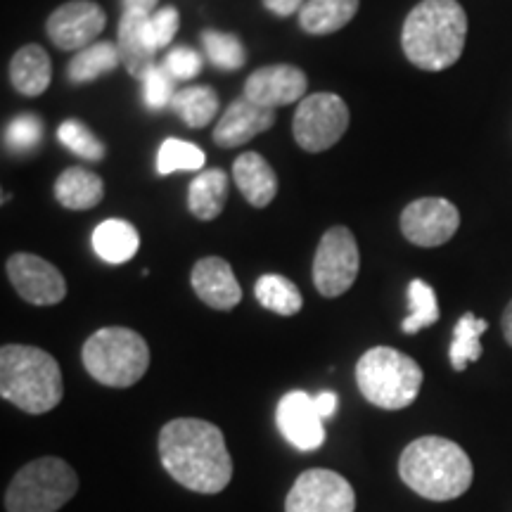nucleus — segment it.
Segmentation results:
<instances>
[{
	"instance_id": "nucleus-1",
	"label": "nucleus",
	"mask_w": 512,
	"mask_h": 512,
	"mask_svg": "<svg viewBox=\"0 0 512 512\" xmlns=\"http://www.w3.org/2000/svg\"><path fill=\"white\" fill-rule=\"evenodd\" d=\"M159 460L178 484L197 494H219L233 479L226 437L200 418L166 422L159 432Z\"/></svg>"
},
{
	"instance_id": "nucleus-2",
	"label": "nucleus",
	"mask_w": 512,
	"mask_h": 512,
	"mask_svg": "<svg viewBox=\"0 0 512 512\" xmlns=\"http://www.w3.org/2000/svg\"><path fill=\"white\" fill-rule=\"evenodd\" d=\"M467 41V15L458 0H422L408 12L401 48L425 72H444L460 60Z\"/></svg>"
},
{
	"instance_id": "nucleus-3",
	"label": "nucleus",
	"mask_w": 512,
	"mask_h": 512,
	"mask_svg": "<svg viewBox=\"0 0 512 512\" xmlns=\"http://www.w3.org/2000/svg\"><path fill=\"white\" fill-rule=\"evenodd\" d=\"M403 484L427 501H453L472 486L475 467L456 441L420 437L403 448L399 458Z\"/></svg>"
},
{
	"instance_id": "nucleus-4",
	"label": "nucleus",
	"mask_w": 512,
	"mask_h": 512,
	"mask_svg": "<svg viewBox=\"0 0 512 512\" xmlns=\"http://www.w3.org/2000/svg\"><path fill=\"white\" fill-rule=\"evenodd\" d=\"M0 396L29 415L53 411L64 396L60 363L38 347L5 344L0 349Z\"/></svg>"
},
{
	"instance_id": "nucleus-5",
	"label": "nucleus",
	"mask_w": 512,
	"mask_h": 512,
	"mask_svg": "<svg viewBox=\"0 0 512 512\" xmlns=\"http://www.w3.org/2000/svg\"><path fill=\"white\" fill-rule=\"evenodd\" d=\"M356 384L363 399L382 411H403L418 399L422 368L392 347H375L358 358Z\"/></svg>"
},
{
	"instance_id": "nucleus-6",
	"label": "nucleus",
	"mask_w": 512,
	"mask_h": 512,
	"mask_svg": "<svg viewBox=\"0 0 512 512\" xmlns=\"http://www.w3.org/2000/svg\"><path fill=\"white\" fill-rule=\"evenodd\" d=\"M86 373L105 387L126 389L143 380L150 368V347L131 328H102L86 339L81 351Z\"/></svg>"
},
{
	"instance_id": "nucleus-7",
	"label": "nucleus",
	"mask_w": 512,
	"mask_h": 512,
	"mask_svg": "<svg viewBox=\"0 0 512 512\" xmlns=\"http://www.w3.org/2000/svg\"><path fill=\"white\" fill-rule=\"evenodd\" d=\"M79 491V477L67 460L46 456L31 460L12 477L5 491L8 512H57Z\"/></svg>"
},
{
	"instance_id": "nucleus-8",
	"label": "nucleus",
	"mask_w": 512,
	"mask_h": 512,
	"mask_svg": "<svg viewBox=\"0 0 512 512\" xmlns=\"http://www.w3.org/2000/svg\"><path fill=\"white\" fill-rule=\"evenodd\" d=\"M349 107L335 93H313L299 102L292 119V136L306 152L330 150L347 133Z\"/></svg>"
},
{
	"instance_id": "nucleus-9",
	"label": "nucleus",
	"mask_w": 512,
	"mask_h": 512,
	"mask_svg": "<svg viewBox=\"0 0 512 512\" xmlns=\"http://www.w3.org/2000/svg\"><path fill=\"white\" fill-rule=\"evenodd\" d=\"M361 254L354 233L344 226L325 230L313 256V285L323 297L335 299L356 283Z\"/></svg>"
},
{
	"instance_id": "nucleus-10",
	"label": "nucleus",
	"mask_w": 512,
	"mask_h": 512,
	"mask_svg": "<svg viewBox=\"0 0 512 512\" xmlns=\"http://www.w3.org/2000/svg\"><path fill=\"white\" fill-rule=\"evenodd\" d=\"M354 486L339 472L313 467L297 477L285 501V512H354Z\"/></svg>"
},
{
	"instance_id": "nucleus-11",
	"label": "nucleus",
	"mask_w": 512,
	"mask_h": 512,
	"mask_svg": "<svg viewBox=\"0 0 512 512\" xmlns=\"http://www.w3.org/2000/svg\"><path fill=\"white\" fill-rule=\"evenodd\" d=\"M460 211L444 197H420L401 214V233L411 245L441 247L458 233Z\"/></svg>"
},
{
	"instance_id": "nucleus-12",
	"label": "nucleus",
	"mask_w": 512,
	"mask_h": 512,
	"mask_svg": "<svg viewBox=\"0 0 512 512\" xmlns=\"http://www.w3.org/2000/svg\"><path fill=\"white\" fill-rule=\"evenodd\" d=\"M8 278L24 302L34 306H55L67 297V280L50 261L36 254H12L5 264Z\"/></svg>"
},
{
	"instance_id": "nucleus-13",
	"label": "nucleus",
	"mask_w": 512,
	"mask_h": 512,
	"mask_svg": "<svg viewBox=\"0 0 512 512\" xmlns=\"http://www.w3.org/2000/svg\"><path fill=\"white\" fill-rule=\"evenodd\" d=\"M105 10L93 0H69L48 17V38L60 50H83L93 46L105 31Z\"/></svg>"
},
{
	"instance_id": "nucleus-14",
	"label": "nucleus",
	"mask_w": 512,
	"mask_h": 512,
	"mask_svg": "<svg viewBox=\"0 0 512 512\" xmlns=\"http://www.w3.org/2000/svg\"><path fill=\"white\" fill-rule=\"evenodd\" d=\"M309 88V79L294 64H268V67L256 69L245 81V98L256 102V105L283 107L302 102Z\"/></svg>"
},
{
	"instance_id": "nucleus-15",
	"label": "nucleus",
	"mask_w": 512,
	"mask_h": 512,
	"mask_svg": "<svg viewBox=\"0 0 512 512\" xmlns=\"http://www.w3.org/2000/svg\"><path fill=\"white\" fill-rule=\"evenodd\" d=\"M275 422L278 430L297 451H318L325 444V427L316 406H313V396L306 392H287L275 408Z\"/></svg>"
},
{
	"instance_id": "nucleus-16",
	"label": "nucleus",
	"mask_w": 512,
	"mask_h": 512,
	"mask_svg": "<svg viewBox=\"0 0 512 512\" xmlns=\"http://www.w3.org/2000/svg\"><path fill=\"white\" fill-rule=\"evenodd\" d=\"M192 290L204 304L216 311H230L242 302V287L233 266L221 256H204L192 266Z\"/></svg>"
},
{
	"instance_id": "nucleus-17",
	"label": "nucleus",
	"mask_w": 512,
	"mask_h": 512,
	"mask_svg": "<svg viewBox=\"0 0 512 512\" xmlns=\"http://www.w3.org/2000/svg\"><path fill=\"white\" fill-rule=\"evenodd\" d=\"M275 121V110L256 105V102L247 100L245 95L238 100L230 102V107L223 112L219 124L214 126V138L216 145L221 147H238L245 145L249 140L259 136V133L268 131Z\"/></svg>"
},
{
	"instance_id": "nucleus-18",
	"label": "nucleus",
	"mask_w": 512,
	"mask_h": 512,
	"mask_svg": "<svg viewBox=\"0 0 512 512\" xmlns=\"http://www.w3.org/2000/svg\"><path fill=\"white\" fill-rule=\"evenodd\" d=\"M147 17L145 12H124L119 19V38L117 46L121 53V62L133 79L143 81L147 72L155 64V53L150 38H147Z\"/></svg>"
},
{
	"instance_id": "nucleus-19",
	"label": "nucleus",
	"mask_w": 512,
	"mask_h": 512,
	"mask_svg": "<svg viewBox=\"0 0 512 512\" xmlns=\"http://www.w3.org/2000/svg\"><path fill=\"white\" fill-rule=\"evenodd\" d=\"M233 178L242 197L256 209H264L278 195V176L259 152H245L235 159Z\"/></svg>"
},
{
	"instance_id": "nucleus-20",
	"label": "nucleus",
	"mask_w": 512,
	"mask_h": 512,
	"mask_svg": "<svg viewBox=\"0 0 512 512\" xmlns=\"http://www.w3.org/2000/svg\"><path fill=\"white\" fill-rule=\"evenodd\" d=\"M10 81L27 98L46 93L50 81H53V62H50L46 50L36 43L19 48L10 62Z\"/></svg>"
},
{
	"instance_id": "nucleus-21",
	"label": "nucleus",
	"mask_w": 512,
	"mask_h": 512,
	"mask_svg": "<svg viewBox=\"0 0 512 512\" xmlns=\"http://www.w3.org/2000/svg\"><path fill=\"white\" fill-rule=\"evenodd\" d=\"M55 197L64 209L86 211L98 207L105 197V183L98 174L83 169V166H72L62 171L55 181Z\"/></svg>"
},
{
	"instance_id": "nucleus-22",
	"label": "nucleus",
	"mask_w": 512,
	"mask_h": 512,
	"mask_svg": "<svg viewBox=\"0 0 512 512\" xmlns=\"http://www.w3.org/2000/svg\"><path fill=\"white\" fill-rule=\"evenodd\" d=\"M140 235L124 219H107L93 230V249L107 264H126L136 256Z\"/></svg>"
},
{
	"instance_id": "nucleus-23",
	"label": "nucleus",
	"mask_w": 512,
	"mask_h": 512,
	"mask_svg": "<svg viewBox=\"0 0 512 512\" xmlns=\"http://www.w3.org/2000/svg\"><path fill=\"white\" fill-rule=\"evenodd\" d=\"M358 12V0H309L299 12V27L311 36H328L344 29Z\"/></svg>"
},
{
	"instance_id": "nucleus-24",
	"label": "nucleus",
	"mask_w": 512,
	"mask_h": 512,
	"mask_svg": "<svg viewBox=\"0 0 512 512\" xmlns=\"http://www.w3.org/2000/svg\"><path fill=\"white\" fill-rule=\"evenodd\" d=\"M228 176L221 169L202 171L188 190V207L200 221H214L226 207Z\"/></svg>"
},
{
	"instance_id": "nucleus-25",
	"label": "nucleus",
	"mask_w": 512,
	"mask_h": 512,
	"mask_svg": "<svg viewBox=\"0 0 512 512\" xmlns=\"http://www.w3.org/2000/svg\"><path fill=\"white\" fill-rule=\"evenodd\" d=\"M119 64L121 53L117 43L98 41L93 43V46L79 50V53L72 57V62H69L67 67V79L79 86V83H88L100 79V76L105 74H112Z\"/></svg>"
},
{
	"instance_id": "nucleus-26",
	"label": "nucleus",
	"mask_w": 512,
	"mask_h": 512,
	"mask_svg": "<svg viewBox=\"0 0 512 512\" xmlns=\"http://www.w3.org/2000/svg\"><path fill=\"white\" fill-rule=\"evenodd\" d=\"M254 297L264 309L278 313V316L290 318L294 313L302 311L304 297L299 287L292 283L290 278L278 273L261 275L254 285Z\"/></svg>"
},
{
	"instance_id": "nucleus-27",
	"label": "nucleus",
	"mask_w": 512,
	"mask_h": 512,
	"mask_svg": "<svg viewBox=\"0 0 512 512\" xmlns=\"http://www.w3.org/2000/svg\"><path fill=\"white\" fill-rule=\"evenodd\" d=\"M489 328L484 318H477L475 313H465L460 316L456 323V330H453V342L451 349H448V358H451V366L456 373H463V370L482 358V335Z\"/></svg>"
},
{
	"instance_id": "nucleus-28",
	"label": "nucleus",
	"mask_w": 512,
	"mask_h": 512,
	"mask_svg": "<svg viewBox=\"0 0 512 512\" xmlns=\"http://www.w3.org/2000/svg\"><path fill=\"white\" fill-rule=\"evenodd\" d=\"M171 107L190 128H204L219 114V95L211 86H188L176 93Z\"/></svg>"
},
{
	"instance_id": "nucleus-29",
	"label": "nucleus",
	"mask_w": 512,
	"mask_h": 512,
	"mask_svg": "<svg viewBox=\"0 0 512 512\" xmlns=\"http://www.w3.org/2000/svg\"><path fill=\"white\" fill-rule=\"evenodd\" d=\"M408 304H411V313L401 323V330L406 335H418L420 330L430 328L439 320V302L437 292L425 280H413L408 285Z\"/></svg>"
},
{
	"instance_id": "nucleus-30",
	"label": "nucleus",
	"mask_w": 512,
	"mask_h": 512,
	"mask_svg": "<svg viewBox=\"0 0 512 512\" xmlns=\"http://www.w3.org/2000/svg\"><path fill=\"white\" fill-rule=\"evenodd\" d=\"M204 166V152L197 145L185 140L169 138L159 147L157 171L162 176L176 174V171H200Z\"/></svg>"
},
{
	"instance_id": "nucleus-31",
	"label": "nucleus",
	"mask_w": 512,
	"mask_h": 512,
	"mask_svg": "<svg viewBox=\"0 0 512 512\" xmlns=\"http://www.w3.org/2000/svg\"><path fill=\"white\" fill-rule=\"evenodd\" d=\"M202 46L207 50L209 60L219 69H226V72H235L247 60L245 46H242L240 38L226 34V31L207 29L202 34Z\"/></svg>"
},
{
	"instance_id": "nucleus-32",
	"label": "nucleus",
	"mask_w": 512,
	"mask_h": 512,
	"mask_svg": "<svg viewBox=\"0 0 512 512\" xmlns=\"http://www.w3.org/2000/svg\"><path fill=\"white\" fill-rule=\"evenodd\" d=\"M57 138H60V143L67 147V150H72L76 157L86 159V162H102L107 155L105 143H100L91 128L79 119L62 121L60 131H57Z\"/></svg>"
},
{
	"instance_id": "nucleus-33",
	"label": "nucleus",
	"mask_w": 512,
	"mask_h": 512,
	"mask_svg": "<svg viewBox=\"0 0 512 512\" xmlns=\"http://www.w3.org/2000/svg\"><path fill=\"white\" fill-rule=\"evenodd\" d=\"M43 140V124L36 114H19L5 128V145L12 152H29Z\"/></svg>"
},
{
	"instance_id": "nucleus-34",
	"label": "nucleus",
	"mask_w": 512,
	"mask_h": 512,
	"mask_svg": "<svg viewBox=\"0 0 512 512\" xmlns=\"http://www.w3.org/2000/svg\"><path fill=\"white\" fill-rule=\"evenodd\" d=\"M174 76L166 72L164 67H152L143 79V98L150 110H164L176 98Z\"/></svg>"
},
{
	"instance_id": "nucleus-35",
	"label": "nucleus",
	"mask_w": 512,
	"mask_h": 512,
	"mask_svg": "<svg viewBox=\"0 0 512 512\" xmlns=\"http://www.w3.org/2000/svg\"><path fill=\"white\" fill-rule=\"evenodd\" d=\"M178 24H181V19H178V10L174 5H166V8L152 12L147 17V38H150L152 48L162 50L169 46L174 41Z\"/></svg>"
},
{
	"instance_id": "nucleus-36",
	"label": "nucleus",
	"mask_w": 512,
	"mask_h": 512,
	"mask_svg": "<svg viewBox=\"0 0 512 512\" xmlns=\"http://www.w3.org/2000/svg\"><path fill=\"white\" fill-rule=\"evenodd\" d=\"M162 67L174 76V81H190L202 72V55L188 46H178L166 53Z\"/></svg>"
},
{
	"instance_id": "nucleus-37",
	"label": "nucleus",
	"mask_w": 512,
	"mask_h": 512,
	"mask_svg": "<svg viewBox=\"0 0 512 512\" xmlns=\"http://www.w3.org/2000/svg\"><path fill=\"white\" fill-rule=\"evenodd\" d=\"M261 3H264V8L268 10V12H273V15H278V17H290V15H294V12H302V8L306 3H309V0H261Z\"/></svg>"
},
{
	"instance_id": "nucleus-38",
	"label": "nucleus",
	"mask_w": 512,
	"mask_h": 512,
	"mask_svg": "<svg viewBox=\"0 0 512 512\" xmlns=\"http://www.w3.org/2000/svg\"><path fill=\"white\" fill-rule=\"evenodd\" d=\"M313 406H316L320 418L328 420L337 411V394L335 392H320L318 396H313Z\"/></svg>"
},
{
	"instance_id": "nucleus-39",
	"label": "nucleus",
	"mask_w": 512,
	"mask_h": 512,
	"mask_svg": "<svg viewBox=\"0 0 512 512\" xmlns=\"http://www.w3.org/2000/svg\"><path fill=\"white\" fill-rule=\"evenodd\" d=\"M157 3L159 0H121V8H124V12H145V15H152Z\"/></svg>"
},
{
	"instance_id": "nucleus-40",
	"label": "nucleus",
	"mask_w": 512,
	"mask_h": 512,
	"mask_svg": "<svg viewBox=\"0 0 512 512\" xmlns=\"http://www.w3.org/2000/svg\"><path fill=\"white\" fill-rule=\"evenodd\" d=\"M501 330H503V337H505V342L510 344L512 347V302L505 306V311H503V318H501Z\"/></svg>"
}]
</instances>
